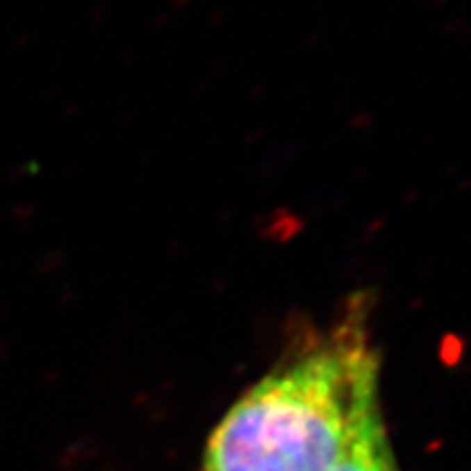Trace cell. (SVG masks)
I'll use <instances>...</instances> for the list:
<instances>
[{"label":"cell","mask_w":471,"mask_h":471,"mask_svg":"<svg viewBox=\"0 0 471 471\" xmlns=\"http://www.w3.org/2000/svg\"><path fill=\"white\" fill-rule=\"evenodd\" d=\"M378 408V356L365 310L275 369L212 432L201 471H332Z\"/></svg>","instance_id":"obj_1"},{"label":"cell","mask_w":471,"mask_h":471,"mask_svg":"<svg viewBox=\"0 0 471 471\" xmlns=\"http://www.w3.org/2000/svg\"><path fill=\"white\" fill-rule=\"evenodd\" d=\"M332 471H397L382 426L380 408L360 423Z\"/></svg>","instance_id":"obj_2"}]
</instances>
